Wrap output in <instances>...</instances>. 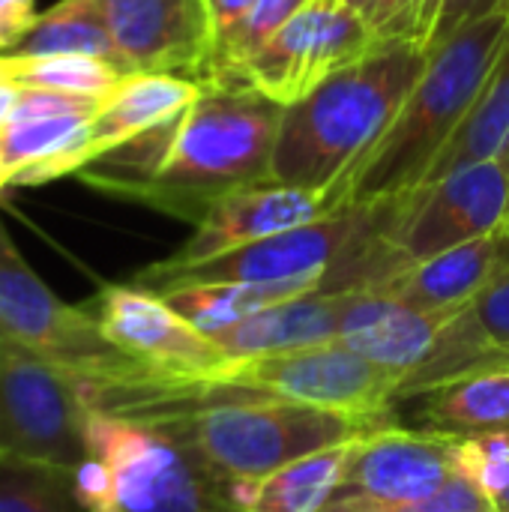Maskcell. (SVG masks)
<instances>
[{
	"label": "cell",
	"mask_w": 509,
	"mask_h": 512,
	"mask_svg": "<svg viewBox=\"0 0 509 512\" xmlns=\"http://www.w3.org/2000/svg\"><path fill=\"white\" fill-rule=\"evenodd\" d=\"M426 63L429 54L411 39H381L285 105L270 183L318 192L327 201L381 141Z\"/></svg>",
	"instance_id": "6da1fadb"
},
{
	"label": "cell",
	"mask_w": 509,
	"mask_h": 512,
	"mask_svg": "<svg viewBox=\"0 0 509 512\" xmlns=\"http://www.w3.org/2000/svg\"><path fill=\"white\" fill-rule=\"evenodd\" d=\"M507 42L509 9H498L435 48L381 141L327 198V213L387 204L420 189L435 159L468 120Z\"/></svg>",
	"instance_id": "7a4b0ae2"
},
{
	"label": "cell",
	"mask_w": 509,
	"mask_h": 512,
	"mask_svg": "<svg viewBox=\"0 0 509 512\" xmlns=\"http://www.w3.org/2000/svg\"><path fill=\"white\" fill-rule=\"evenodd\" d=\"M282 111L285 105L252 87L207 84L180 114L165 159L132 198L198 222L216 198L270 183Z\"/></svg>",
	"instance_id": "3957f363"
},
{
	"label": "cell",
	"mask_w": 509,
	"mask_h": 512,
	"mask_svg": "<svg viewBox=\"0 0 509 512\" xmlns=\"http://www.w3.org/2000/svg\"><path fill=\"white\" fill-rule=\"evenodd\" d=\"M393 423H399V414L363 417L330 411L237 384L228 396L201 411H186L141 426L171 438L213 477L240 486L261 480L294 459L333 444H348Z\"/></svg>",
	"instance_id": "277c9868"
},
{
	"label": "cell",
	"mask_w": 509,
	"mask_h": 512,
	"mask_svg": "<svg viewBox=\"0 0 509 512\" xmlns=\"http://www.w3.org/2000/svg\"><path fill=\"white\" fill-rule=\"evenodd\" d=\"M87 512H246L240 486L213 477L162 432L90 411L75 471Z\"/></svg>",
	"instance_id": "5b68a950"
},
{
	"label": "cell",
	"mask_w": 509,
	"mask_h": 512,
	"mask_svg": "<svg viewBox=\"0 0 509 512\" xmlns=\"http://www.w3.org/2000/svg\"><path fill=\"white\" fill-rule=\"evenodd\" d=\"M0 351L54 363L78 378L114 375L135 360L114 348L87 306L63 303L0 225Z\"/></svg>",
	"instance_id": "8992f818"
},
{
	"label": "cell",
	"mask_w": 509,
	"mask_h": 512,
	"mask_svg": "<svg viewBox=\"0 0 509 512\" xmlns=\"http://www.w3.org/2000/svg\"><path fill=\"white\" fill-rule=\"evenodd\" d=\"M390 204L384 240L402 267H411L480 237L509 231V174L498 159L465 165Z\"/></svg>",
	"instance_id": "52a82bcc"
},
{
	"label": "cell",
	"mask_w": 509,
	"mask_h": 512,
	"mask_svg": "<svg viewBox=\"0 0 509 512\" xmlns=\"http://www.w3.org/2000/svg\"><path fill=\"white\" fill-rule=\"evenodd\" d=\"M90 408L72 372L15 351H0V456L63 468L87 459Z\"/></svg>",
	"instance_id": "ba28073f"
},
{
	"label": "cell",
	"mask_w": 509,
	"mask_h": 512,
	"mask_svg": "<svg viewBox=\"0 0 509 512\" xmlns=\"http://www.w3.org/2000/svg\"><path fill=\"white\" fill-rule=\"evenodd\" d=\"M459 468V438L402 423L351 441L321 512H393L435 492Z\"/></svg>",
	"instance_id": "9c48e42d"
},
{
	"label": "cell",
	"mask_w": 509,
	"mask_h": 512,
	"mask_svg": "<svg viewBox=\"0 0 509 512\" xmlns=\"http://www.w3.org/2000/svg\"><path fill=\"white\" fill-rule=\"evenodd\" d=\"M213 375L300 405L348 411L363 417L396 414L399 381L390 372L369 363L366 357L345 348L342 342L231 360L222 372Z\"/></svg>",
	"instance_id": "30bf717a"
},
{
	"label": "cell",
	"mask_w": 509,
	"mask_h": 512,
	"mask_svg": "<svg viewBox=\"0 0 509 512\" xmlns=\"http://www.w3.org/2000/svg\"><path fill=\"white\" fill-rule=\"evenodd\" d=\"M378 42L363 15L345 6L312 3L243 63L234 84L252 87L279 105H291Z\"/></svg>",
	"instance_id": "8fae6325"
},
{
	"label": "cell",
	"mask_w": 509,
	"mask_h": 512,
	"mask_svg": "<svg viewBox=\"0 0 509 512\" xmlns=\"http://www.w3.org/2000/svg\"><path fill=\"white\" fill-rule=\"evenodd\" d=\"M84 306L114 348L153 372L213 375L231 363L225 351L177 309H171L162 294L135 282L105 285Z\"/></svg>",
	"instance_id": "7c38bea8"
},
{
	"label": "cell",
	"mask_w": 509,
	"mask_h": 512,
	"mask_svg": "<svg viewBox=\"0 0 509 512\" xmlns=\"http://www.w3.org/2000/svg\"><path fill=\"white\" fill-rule=\"evenodd\" d=\"M126 72L210 81L213 24L207 0H99Z\"/></svg>",
	"instance_id": "4fadbf2b"
},
{
	"label": "cell",
	"mask_w": 509,
	"mask_h": 512,
	"mask_svg": "<svg viewBox=\"0 0 509 512\" xmlns=\"http://www.w3.org/2000/svg\"><path fill=\"white\" fill-rule=\"evenodd\" d=\"M327 213V201L318 192L282 186V183H258L216 198L204 216L195 222L192 237L159 267H189L207 261L213 255L249 246L255 240L309 225Z\"/></svg>",
	"instance_id": "5bb4252c"
},
{
	"label": "cell",
	"mask_w": 509,
	"mask_h": 512,
	"mask_svg": "<svg viewBox=\"0 0 509 512\" xmlns=\"http://www.w3.org/2000/svg\"><path fill=\"white\" fill-rule=\"evenodd\" d=\"M489 369H509V261L474 303L447 321L426 360L402 378L396 408L450 378Z\"/></svg>",
	"instance_id": "9a60e30c"
},
{
	"label": "cell",
	"mask_w": 509,
	"mask_h": 512,
	"mask_svg": "<svg viewBox=\"0 0 509 512\" xmlns=\"http://www.w3.org/2000/svg\"><path fill=\"white\" fill-rule=\"evenodd\" d=\"M447 321L450 315L417 312L375 291H351L336 342L390 372L402 384V378L426 360Z\"/></svg>",
	"instance_id": "2e32d148"
},
{
	"label": "cell",
	"mask_w": 509,
	"mask_h": 512,
	"mask_svg": "<svg viewBox=\"0 0 509 512\" xmlns=\"http://www.w3.org/2000/svg\"><path fill=\"white\" fill-rule=\"evenodd\" d=\"M507 261L509 231H498L405 267L390 282L375 288V294L393 297L417 312L453 318L483 294V288L507 267Z\"/></svg>",
	"instance_id": "e0dca14e"
},
{
	"label": "cell",
	"mask_w": 509,
	"mask_h": 512,
	"mask_svg": "<svg viewBox=\"0 0 509 512\" xmlns=\"http://www.w3.org/2000/svg\"><path fill=\"white\" fill-rule=\"evenodd\" d=\"M201 84L177 75L132 72L102 102V108L84 126L75 150V174H81L99 156L129 144L132 138L180 117L198 96Z\"/></svg>",
	"instance_id": "ac0fdd59"
},
{
	"label": "cell",
	"mask_w": 509,
	"mask_h": 512,
	"mask_svg": "<svg viewBox=\"0 0 509 512\" xmlns=\"http://www.w3.org/2000/svg\"><path fill=\"white\" fill-rule=\"evenodd\" d=\"M348 297L351 291H318L297 300H285L216 333L213 342L225 351L228 360H249L327 345L339 339V324Z\"/></svg>",
	"instance_id": "d6986e66"
},
{
	"label": "cell",
	"mask_w": 509,
	"mask_h": 512,
	"mask_svg": "<svg viewBox=\"0 0 509 512\" xmlns=\"http://www.w3.org/2000/svg\"><path fill=\"white\" fill-rule=\"evenodd\" d=\"M408 402H414L417 429L459 441L509 435V369L459 375Z\"/></svg>",
	"instance_id": "ffe728a7"
},
{
	"label": "cell",
	"mask_w": 509,
	"mask_h": 512,
	"mask_svg": "<svg viewBox=\"0 0 509 512\" xmlns=\"http://www.w3.org/2000/svg\"><path fill=\"white\" fill-rule=\"evenodd\" d=\"M330 291V282L321 276L312 279H285V282H207L183 285L162 291L171 309H177L189 324H195L210 339L270 306L297 300L306 294Z\"/></svg>",
	"instance_id": "44dd1931"
},
{
	"label": "cell",
	"mask_w": 509,
	"mask_h": 512,
	"mask_svg": "<svg viewBox=\"0 0 509 512\" xmlns=\"http://www.w3.org/2000/svg\"><path fill=\"white\" fill-rule=\"evenodd\" d=\"M348 450L351 441L333 444L303 459H294L291 465L261 480L240 483L243 507L246 512H321L342 477Z\"/></svg>",
	"instance_id": "7402d4cb"
},
{
	"label": "cell",
	"mask_w": 509,
	"mask_h": 512,
	"mask_svg": "<svg viewBox=\"0 0 509 512\" xmlns=\"http://www.w3.org/2000/svg\"><path fill=\"white\" fill-rule=\"evenodd\" d=\"M509 144V42L504 54L498 57L495 69L489 72L468 120L459 126V132L453 135V141L444 147V153L435 159L432 171L426 174L423 186L438 183L441 177L465 168V165H477V162H489V159H501L504 147ZM417 192V189H414Z\"/></svg>",
	"instance_id": "603a6c76"
},
{
	"label": "cell",
	"mask_w": 509,
	"mask_h": 512,
	"mask_svg": "<svg viewBox=\"0 0 509 512\" xmlns=\"http://www.w3.org/2000/svg\"><path fill=\"white\" fill-rule=\"evenodd\" d=\"M15 54L42 57V54H84L99 57L114 66H123L114 39L108 33L99 0H60L39 15L30 36L18 45ZM132 75V72H129Z\"/></svg>",
	"instance_id": "cb8c5ba5"
},
{
	"label": "cell",
	"mask_w": 509,
	"mask_h": 512,
	"mask_svg": "<svg viewBox=\"0 0 509 512\" xmlns=\"http://www.w3.org/2000/svg\"><path fill=\"white\" fill-rule=\"evenodd\" d=\"M129 72L84 54H0V81L15 87H42L81 96H108Z\"/></svg>",
	"instance_id": "d4e9b609"
},
{
	"label": "cell",
	"mask_w": 509,
	"mask_h": 512,
	"mask_svg": "<svg viewBox=\"0 0 509 512\" xmlns=\"http://www.w3.org/2000/svg\"><path fill=\"white\" fill-rule=\"evenodd\" d=\"M0 512H87L75 468L0 456Z\"/></svg>",
	"instance_id": "484cf974"
},
{
	"label": "cell",
	"mask_w": 509,
	"mask_h": 512,
	"mask_svg": "<svg viewBox=\"0 0 509 512\" xmlns=\"http://www.w3.org/2000/svg\"><path fill=\"white\" fill-rule=\"evenodd\" d=\"M318 0H255L240 24H234L225 36L213 45V66L207 84H234L237 72L249 57H255L294 15ZM204 84V87H207Z\"/></svg>",
	"instance_id": "4316f807"
},
{
	"label": "cell",
	"mask_w": 509,
	"mask_h": 512,
	"mask_svg": "<svg viewBox=\"0 0 509 512\" xmlns=\"http://www.w3.org/2000/svg\"><path fill=\"white\" fill-rule=\"evenodd\" d=\"M459 468L489 492L495 510L509 512V435L459 441Z\"/></svg>",
	"instance_id": "83f0119b"
},
{
	"label": "cell",
	"mask_w": 509,
	"mask_h": 512,
	"mask_svg": "<svg viewBox=\"0 0 509 512\" xmlns=\"http://www.w3.org/2000/svg\"><path fill=\"white\" fill-rule=\"evenodd\" d=\"M498 9H509V0H429L414 30V42L432 54L450 36H456L471 21H480Z\"/></svg>",
	"instance_id": "f1b7e54d"
},
{
	"label": "cell",
	"mask_w": 509,
	"mask_h": 512,
	"mask_svg": "<svg viewBox=\"0 0 509 512\" xmlns=\"http://www.w3.org/2000/svg\"><path fill=\"white\" fill-rule=\"evenodd\" d=\"M393 512H498L489 492L465 471L456 468L435 492L420 501H411Z\"/></svg>",
	"instance_id": "f546056e"
},
{
	"label": "cell",
	"mask_w": 509,
	"mask_h": 512,
	"mask_svg": "<svg viewBox=\"0 0 509 512\" xmlns=\"http://www.w3.org/2000/svg\"><path fill=\"white\" fill-rule=\"evenodd\" d=\"M426 3L429 0H378L366 21H369L372 33L384 42L387 39H411L414 42V30H417V21H420Z\"/></svg>",
	"instance_id": "4dcf8cb0"
},
{
	"label": "cell",
	"mask_w": 509,
	"mask_h": 512,
	"mask_svg": "<svg viewBox=\"0 0 509 512\" xmlns=\"http://www.w3.org/2000/svg\"><path fill=\"white\" fill-rule=\"evenodd\" d=\"M36 21V0H0V54H15Z\"/></svg>",
	"instance_id": "1f68e13d"
},
{
	"label": "cell",
	"mask_w": 509,
	"mask_h": 512,
	"mask_svg": "<svg viewBox=\"0 0 509 512\" xmlns=\"http://www.w3.org/2000/svg\"><path fill=\"white\" fill-rule=\"evenodd\" d=\"M252 6H255V0H207V12H210V24H213V45L234 24H240Z\"/></svg>",
	"instance_id": "d6a6232c"
},
{
	"label": "cell",
	"mask_w": 509,
	"mask_h": 512,
	"mask_svg": "<svg viewBox=\"0 0 509 512\" xmlns=\"http://www.w3.org/2000/svg\"><path fill=\"white\" fill-rule=\"evenodd\" d=\"M378 0H342V6L345 9H351V12H357V15H363V18H369V12H372V6H375Z\"/></svg>",
	"instance_id": "836d02e7"
},
{
	"label": "cell",
	"mask_w": 509,
	"mask_h": 512,
	"mask_svg": "<svg viewBox=\"0 0 509 512\" xmlns=\"http://www.w3.org/2000/svg\"><path fill=\"white\" fill-rule=\"evenodd\" d=\"M9 186V168H6V159H3V144H0V189Z\"/></svg>",
	"instance_id": "e575fe53"
},
{
	"label": "cell",
	"mask_w": 509,
	"mask_h": 512,
	"mask_svg": "<svg viewBox=\"0 0 509 512\" xmlns=\"http://www.w3.org/2000/svg\"><path fill=\"white\" fill-rule=\"evenodd\" d=\"M498 162L504 165V171H507V174H509V144H507V147H504V153H501V159H498Z\"/></svg>",
	"instance_id": "d590c367"
},
{
	"label": "cell",
	"mask_w": 509,
	"mask_h": 512,
	"mask_svg": "<svg viewBox=\"0 0 509 512\" xmlns=\"http://www.w3.org/2000/svg\"><path fill=\"white\" fill-rule=\"evenodd\" d=\"M321 6H342V0H318Z\"/></svg>",
	"instance_id": "8d00e7d4"
}]
</instances>
